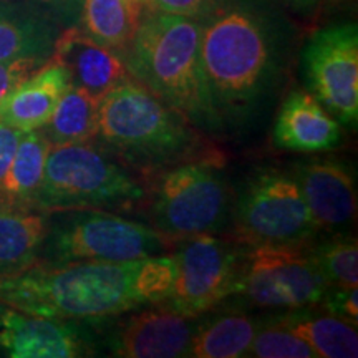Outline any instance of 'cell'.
I'll return each mask as SVG.
<instances>
[{
  "label": "cell",
  "instance_id": "9c48e42d",
  "mask_svg": "<svg viewBox=\"0 0 358 358\" xmlns=\"http://www.w3.org/2000/svg\"><path fill=\"white\" fill-rule=\"evenodd\" d=\"M244 245L214 234L185 237L174 243L171 254L176 275L166 302L187 317H201L231 295L239 294L244 275Z\"/></svg>",
  "mask_w": 358,
  "mask_h": 358
},
{
  "label": "cell",
  "instance_id": "cb8c5ba5",
  "mask_svg": "<svg viewBox=\"0 0 358 358\" xmlns=\"http://www.w3.org/2000/svg\"><path fill=\"white\" fill-rule=\"evenodd\" d=\"M80 17L85 34L123 55L141 13L129 0H82Z\"/></svg>",
  "mask_w": 358,
  "mask_h": 358
},
{
  "label": "cell",
  "instance_id": "4fadbf2b",
  "mask_svg": "<svg viewBox=\"0 0 358 358\" xmlns=\"http://www.w3.org/2000/svg\"><path fill=\"white\" fill-rule=\"evenodd\" d=\"M199 317L182 315L166 303L134 313L111 338V353L123 358L187 357Z\"/></svg>",
  "mask_w": 358,
  "mask_h": 358
},
{
  "label": "cell",
  "instance_id": "7402d4cb",
  "mask_svg": "<svg viewBox=\"0 0 358 358\" xmlns=\"http://www.w3.org/2000/svg\"><path fill=\"white\" fill-rule=\"evenodd\" d=\"M98 105L100 100L70 83L60 101L57 103L50 120L40 129L50 146L95 140Z\"/></svg>",
  "mask_w": 358,
  "mask_h": 358
},
{
  "label": "cell",
  "instance_id": "9a60e30c",
  "mask_svg": "<svg viewBox=\"0 0 358 358\" xmlns=\"http://www.w3.org/2000/svg\"><path fill=\"white\" fill-rule=\"evenodd\" d=\"M52 60L69 73L70 83L101 100L110 90L129 77L122 53L105 47L78 27L55 38Z\"/></svg>",
  "mask_w": 358,
  "mask_h": 358
},
{
  "label": "cell",
  "instance_id": "2e32d148",
  "mask_svg": "<svg viewBox=\"0 0 358 358\" xmlns=\"http://www.w3.org/2000/svg\"><path fill=\"white\" fill-rule=\"evenodd\" d=\"M342 141V124L306 90H292L274 122V143L297 153H322Z\"/></svg>",
  "mask_w": 358,
  "mask_h": 358
},
{
  "label": "cell",
  "instance_id": "d6a6232c",
  "mask_svg": "<svg viewBox=\"0 0 358 358\" xmlns=\"http://www.w3.org/2000/svg\"><path fill=\"white\" fill-rule=\"evenodd\" d=\"M290 2H294L295 6L299 7H310L317 2V0H290Z\"/></svg>",
  "mask_w": 358,
  "mask_h": 358
},
{
  "label": "cell",
  "instance_id": "8992f818",
  "mask_svg": "<svg viewBox=\"0 0 358 358\" xmlns=\"http://www.w3.org/2000/svg\"><path fill=\"white\" fill-rule=\"evenodd\" d=\"M40 264L128 262L168 254L174 245L155 227L105 209H69L47 214Z\"/></svg>",
  "mask_w": 358,
  "mask_h": 358
},
{
  "label": "cell",
  "instance_id": "ba28073f",
  "mask_svg": "<svg viewBox=\"0 0 358 358\" xmlns=\"http://www.w3.org/2000/svg\"><path fill=\"white\" fill-rule=\"evenodd\" d=\"M231 224L244 248L308 244L320 232L295 178L279 169L248 178L232 204Z\"/></svg>",
  "mask_w": 358,
  "mask_h": 358
},
{
  "label": "cell",
  "instance_id": "484cf974",
  "mask_svg": "<svg viewBox=\"0 0 358 358\" xmlns=\"http://www.w3.org/2000/svg\"><path fill=\"white\" fill-rule=\"evenodd\" d=\"M249 355L259 358H317L306 340L277 324L275 319L259 324Z\"/></svg>",
  "mask_w": 358,
  "mask_h": 358
},
{
  "label": "cell",
  "instance_id": "277c9868",
  "mask_svg": "<svg viewBox=\"0 0 358 358\" xmlns=\"http://www.w3.org/2000/svg\"><path fill=\"white\" fill-rule=\"evenodd\" d=\"M199 19L150 10L123 53L129 77L185 115L196 128L217 131L201 70Z\"/></svg>",
  "mask_w": 358,
  "mask_h": 358
},
{
  "label": "cell",
  "instance_id": "7a4b0ae2",
  "mask_svg": "<svg viewBox=\"0 0 358 358\" xmlns=\"http://www.w3.org/2000/svg\"><path fill=\"white\" fill-rule=\"evenodd\" d=\"M201 22V70L217 131H241L274 100L280 40L266 12L224 0Z\"/></svg>",
  "mask_w": 358,
  "mask_h": 358
},
{
  "label": "cell",
  "instance_id": "6da1fadb",
  "mask_svg": "<svg viewBox=\"0 0 358 358\" xmlns=\"http://www.w3.org/2000/svg\"><path fill=\"white\" fill-rule=\"evenodd\" d=\"M174 275L171 254L128 262H37L0 277V306L52 319H101L164 303Z\"/></svg>",
  "mask_w": 358,
  "mask_h": 358
},
{
  "label": "cell",
  "instance_id": "8fae6325",
  "mask_svg": "<svg viewBox=\"0 0 358 358\" xmlns=\"http://www.w3.org/2000/svg\"><path fill=\"white\" fill-rule=\"evenodd\" d=\"M307 87L324 108L348 129L358 124L357 24L334 25L310 38L303 52Z\"/></svg>",
  "mask_w": 358,
  "mask_h": 358
},
{
  "label": "cell",
  "instance_id": "f1b7e54d",
  "mask_svg": "<svg viewBox=\"0 0 358 358\" xmlns=\"http://www.w3.org/2000/svg\"><path fill=\"white\" fill-rule=\"evenodd\" d=\"M222 2L224 0H153V10L189 17V19H203Z\"/></svg>",
  "mask_w": 358,
  "mask_h": 358
},
{
  "label": "cell",
  "instance_id": "ffe728a7",
  "mask_svg": "<svg viewBox=\"0 0 358 358\" xmlns=\"http://www.w3.org/2000/svg\"><path fill=\"white\" fill-rule=\"evenodd\" d=\"M48 151L50 143L42 129L22 131L10 166L0 185V204L34 209Z\"/></svg>",
  "mask_w": 358,
  "mask_h": 358
},
{
  "label": "cell",
  "instance_id": "e0dca14e",
  "mask_svg": "<svg viewBox=\"0 0 358 358\" xmlns=\"http://www.w3.org/2000/svg\"><path fill=\"white\" fill-rule=\"evenodd\" d=\"M69 85L64 66L53 60L45 62L0 101V122L20 131L40 129L50 120Z\"/></svg>",
  "mask_w": 358,
  "mask_h": 358
},
{
  "label": "cell",
  "instance_id": "52a82bcc",
  "mask_svg": "<svg viewBox=\"0 0 358 358\" xmlns=\"http://www.w3.org/2000/svg\"><path fill=\"white\" fill-rule=\"evenodd\" d=\"M231 194L216 158L185 161L161 174L151 204L155 229L174 243L216 234L231 222Z\"/></svg>",
  "mask_w": 358,
  "mask_h": 358
},
{
  "label": "cell",
  "instance_id": "30bf717a",
  "mask_svg": "<svg viewBox=\"0 0 358 358\" xmlns=\"http://www.w3.org/2000/svg\"><path fill=\"white\" fill-rule=\"evenodd\" d=\"M330 287L307 244L248 248L239 294H244L254 306L313 307L319 306Z\"/></svg>",
  "mask_w": 358,
  "mask_h": 358
},
{
  "label": "cell",
  "instance_id": "5bb4252c",
  "mask_svg": "<svg viewBox=\"0 0 358 358\" xmlns=\"http://www.w3.org/2000/svg\"><path fill=\"white\" fill-rule=\"evenodd\" d=\"M292 176L320 231L337 232L355 221V176L347 163L335 158H310L295 164Z\"/></svg>",
  "mask_w": 358,
  "mask_h": 358
},
{
  "label": "cell",
  "instance_id": "d6986e66",
  "mask_svg": "<svg viewBox=\"0 0 358 358\" xmlns=\"http://www.w3.org/2000/svg\"><path fill=\"white\" fill-rule=\"evenodd\" d=\"M292 312L275 317L290 332L299 335L320 358L358 357L357 327L330 315L329 312H312V307L290 308Z\"/></svg>",
  "mask_w": 358,
  "mask_h": 358
},
{
  "label": "cell",
  "instance_id": "3957f363",
  "mask_svg": "<svg viewBox=\"0 0 358 358\" xmlns=\"http://www.w3.org/2000/svg\"><path fill=\"white\" fill-rule=\"evenodd\" d=\"M95 140L143 173L209 156L198 128L131 77L100 100Z\"/></svg>",
  "mask_w": 358,
  "mask_h": 358
},
{
  "label": "cell",
  "instance_id": "7c38bea8",
  "mask_svg": "<svg viewBox=\"0 0 358 358\" xmlns=\"http://www.w3.org/2000/svg\"><path fill=\"white\" fill-rule=\"evenodd\" d=\"M93 338L71 319L32 315L0 306V353L12 358L93 355Z\"/></svg>",
  "mask_w": 358,
  "mask_h": 358
},
{
  "label": "cell",
  "instance_id": "83f0119b",
  "mask_svg": "<svg viewBox=\"0 0 358 358\" xmlns=\"http://www.w3.org/2000/svg\"><path fill=\"white\" fill-rule=\"evenodd\" d=\"M45 62L43 58H17V60L0 62V101L12 92L17 85L29 78Z\"/></svg>",
  "mask_w": 358,
  "mask_h": 358
},
{
  "label": "cell",
  "instance_id": "f546056e",
  "mask_svg": "<svg viewBox=\"0 0 358 358\" xmlns=\"http://www.w3.org/2000/svg\"><path fill=\"white\" fill-rule=\"evenodd\" d=\"M20 134V129H15L0 122V185H2L7 169L10 166L15 148L19 145Z\"/></svg>",
  "mask_w": 358,
  "mask_h": 358
},
{
  "label": "cell",
  "instance_id": "44dd1931",
  "mask_svg": "<svg viewBox=\"0 0 358 358\" xmlns=\"http://www.w3.org/2000/svg\"><path fill=\"white\" fill-rule=\"evenodd\" d=\"M259 322L244 313H226L213 320H201L191 340L187 357L239 358L249 357Z\"/></svg>",
  "mask_w": 358,
  "mask_h": 358
},
{
  "label": "cell",
  "instance_id": "5b68a950",
  "mask_svg": "<svg viewBox=\"0 0 358 358\" xmlns=\"http://www.w3.org/2000/svg\"><path fill=\"white\" fill-rule=\"evenodd\" d=\"M146 199V189L122 163L90 141L50 146L34 209H123Z\"/></svg>",
  "mask_w": 358,
  "mask_h": 358
},
{
  "label": "cell",
  "instance_id": "4316f807",
  "mask_svg": "<svg viewBox=\"0 0 358 358\" xmlns=\"http://www.w3.org/2000/svg\"><path fill=\"white\" fill-rule=\"evenodd\" d=\"M319 306L325 308L330 315L348 322L352 325H358V292L357 287L340 289L330 287Z\"/></svg>",
  "mask_w": 358,
  "mask_h": 358
},
{
  "label": "cell",
  "instance_id": "603a6c76",
  "mask_svg": "<svg viewBox=\"0 0 358 358\" xmlns=\"http://www.w3.org/2000/svg\"><path fill=\"white\" fill-rule=\"evenodd\" d=\"M55 37L47 20L34 13L0 6V62L52 55Z\"/></svg>",
  "mask_w": 358,
  "mask_h": 358
},
{
  "label": "cell",
  "instance_id": "ac0fdd59",
  "mask_svg": "<svg viewBox=\"0 0 358 358\" xmlns=\"http://www.w3.org/2000/svg\"><path fill=\"white\" fill-rule=\"evenodd\" d=\"M47 226V214L0 204V277L19 274L38 262Z\"/></svg>",
  "mask_w": 358,
  "mask_h": 358
},
{
  "label": "cell",
  "instance_id": "4dcf8cb0",
  "mask_svg": "<svg viewBox=\"0 0 358 358\" xmlns=\"http://www.w3.org/2000/svg\"><path fill=\"white\" fill-rule=\"evenodd\" d=\"M42 2L48 3V6L62 8V10H71V8L78 7L82 0H42Z\"/></svg>",
  "mask_w": 358,
  "mask_h": 358
},
{
  "label": "cell",
  "instance_id": "d4e9b609",
  "mask_svg": "<svg viewBox=\"0 0 358 358\" xmlns=\"http://www.w3.org/2000/svg\"><path fill=\"white\" fill-rule=\"evenodd\" d=\"M317 266L332 287L352 289L358 284L357 237L334 234L315 248H307Z\"/></svg>",
  "mask_w": 358,
  "mask_h": 358
},
{
  "label": "cell",
  "instance_id": "1f68e13d",
  "mask_svg": "<svg viewBox=\"0 0 358 358\" xmlns=\"http://www.w3.org/2000/svg\"><path fill=\"white\" fill-rule=\"evenodd\" d=\"M129 2L133 3L134 8H136V10L141 13V15L145 12L153 10V0H129Z\"/></svg>",
  "mask_w": 358,
  "mask_h": 358
}]
</instances>
